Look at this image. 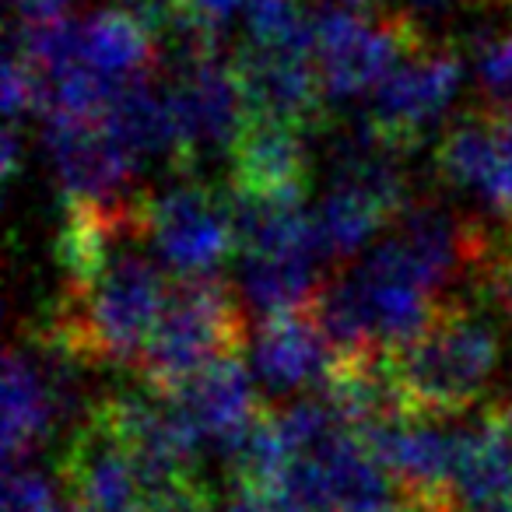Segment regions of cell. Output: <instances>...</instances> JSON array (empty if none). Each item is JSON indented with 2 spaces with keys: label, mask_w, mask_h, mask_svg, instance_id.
<instances>
[{
  "label": "cell",
  "mask_w": 512,
  "mask_h": 512,
  "mask_svg": "<svg viewBox=\"0 0 512 512\" xmlns=\"http://www.w3.org/2000/svg\"><path fill=\"white\" fill-rule=\"evenodd\" d=\"M225 512H288V509H285V502L278 498V491L267 488V484L235 481Z\"/></svg>",
  "instance_id": "obj_25"
},
{
  "label": "cell",
  "mask_w": 512,
  "mask_h": 512,
  "mask_svg": "<svg viewBox=\"0 0 512 512\" xmlns=\"http://www.w3.org/2000/svg\"><path fill=\"white\" fill-rule=\"evenodd\" d=\"M456 88H460V60L428 43L400 60L376 85L369 123L390 148L407 155L418 148L421 134L442 120Z\"/></svg>",
  "instance_id": "obj_8"
},
{
  "label": "cell",
  "mask_w": 512,
  "mask_h": 512,
  "mask_svg": "<svg viewBox=\"0 0 512 512\" xmlns=\"http://www.w3.org/2000/svg\"><path fill=\"white\" fill-rule=\"evenodd\" d=\"M320 15H369L379 8V0H302Z\"/></svg>",
  "instance_id": "obj_28"
},
{
  "label": "cell",
  "mask_w": 512,
  "mask_h": 512,
  "mask_svg": "<svg viewBox=\"0 0 512 512\" xmlns=\"http://www.w3.org/2000/svg\"><path fill=\"white\" fill-rule=\"evenodd\" d=\"M158 60V39L120 8L92 15L81 25V64L113 85L151 78Z\"/></svg>",
  "instance_id": "obj_18"
},
{
  "label": "cell",
  "mask_w": 512,
  "mask_h": 512,
  "mask_svg": "<svg viewBox=\"0 0 512 512\" xmlns=\"http://www.w3.org/2000/svg\"><path fill=\"white\" fill-rule=\"evenodd\" d=\"M502 355V334L467 299H449L414 341L386 351V369L414 421H446L477 407Z\"/></svg>",
  "instance_id": "obj_2"
},
{
  "label": "cell",
  "mask_w": 512,
  "mask_h": 512,
  "mask_svg": "<svg viewBox=\"0 0 512 512\" xmlns=\"http://www.w3.org/2000/svg\"><path fill=\"white\" fill-rule=\"evenodd\" d=\"M165 95L179 130L183 172H190L207 151H232L235 137L249 123L246 92L235 64H228L218 50L179 57Z\"/></svg>",
  "instance_id": "obj_6"
},
{
  "label": "cell",
  "mask_w": 512,
  "mask_h": 512,
  "mask_svg": "<svg viewBox=\"0 0 512 512\" xmlns=\"http://www.w3.org/2000/svg\"><path fill=\"white\" fill-rule=\"evenodd\" d=\"M246 344V316L225 281L214 274L176 278V285H169L162 320L134 369L155 397H165L197 372L225 358H239Z\"/></svg>",
  "instance_id": "obj_3"
},
{
  "label": "cell",
  "mask_w": 512,
  "mask_h": 512,
  "mask_svg": "<svg viewBox=\"0 0 512 512\" xmlns=\"http://www.w3.org/2000/svg\"><path fill=\"white\" fill-rule=\"evenodd\" d=\"M232 64L246 92L249 116L285 123L295 130H316L323 123L327 92H323L316 53L246 43L239 46Z\"/></svg>",
  "instance_id": "obj_9"
},
{
  "label": "cell",
  "mask_w": 512,
  "mask_h": 512,
  "mask_svg": "<svg viewBox=\"0 0 512 512\" xmlns=\"http://www.w3.org/2000/svg\"><path fill=\"white\" fill-rule=\"evenodd\" d=\"M288 512H421L351 428L337 425L271 484Z\"/></svg>",
  "instance_id": "obj_4"
},
{
  "label": "cell",
  "mask_w": 512,
  "mask_h": 512,
  "mask_svg": "<svg viewBox=\"0 0 512 512\" xmlns=\"http://www.w3.org/2000/svg\"><path fill=\"white\" fill-rule=\"evenodd\" d=\"M421 46H428L425 29L400 11L320 15L316 67H320L323 92L337 102L376 92L379 81Z\"/></svg>",
  "instance_id": "obj_5"
},
{
  "label": "cell",
  "mask_w": 512,
  "mask_h": 512,
  "mask_svg": "<svg viewBox=\"0 0 512 512\" xmlns=\"http://www.w3.org/2000/svg\"><path fill=\"white\" fill-rule=\"evenodd\" d=\"M228 155H232L228 186L235 193L306 200V183H309L306 130L249 116V123L235 137Z\"/></svg>",
  "instance_id": "obj_13"
},
{
  "label": "cell",
  "mask_w": 512,
  "mask_h": 512,
  "mask_svg": "<svg viewBox=\"0 0 512 512\" xmlns=\"http://www.w3.org/2000/svg\"><path fill=\"white\" fill-rule=\"evenodd\" d=\"M337 358L341 355L323 337V330L316 327L309 309L264 316V323L256 330V344H253L256 376L264 379L274 393H295V390H306V386H320L323 390Z\"/></svg>",
  "instance_id": "obj_14"
},
{
  "label": "cell",
  "mask_w": 512,
  "mask_h": 512,
  "mask_svg": "<svg viewBox=\"0 0 512 512\" xmlns=\"http://www.w3.org/2000/svg\"><path fill=\"white\" fill-rule=\"evenodd\" d=\"M67 4L71 0H15L18 18L25 25H39V22H57V18H67Z\"/></svg>",
  "instance_id": "obj_26"
},
{
  "label": "cell",
  "mask_w": 512,
  "mask_h": 512,
  "mask_svg": "<svg viewBox=\"0 0 512 512\" xmlns=\"http://www.w3.org/2000/svg\"><path fill=\"white\" fill-rule=\"evenodd\" d=\"M141 512H214L211 495L204 491V484L197 481V474L172 477L155 488H144Z\"/></svg>",
  "instance_id": "obj_22"
},
{
  "label": "cell",
  "mask_w": 512,
  "mask_h": 512,
  "mask_svg": "<svg viewBox=\"0 0 512 512\" xmlns=\"http://www.w3.org/2000/svg\"><path fill=\"white\" fill-rule=\"evenodd\" d=\"M102 123L120 141V148L134 158V165L165 158L183 172V148H179V130L176 120H172L169 95L158 92L151 78L123 85L109 102Z\"/></svg>",
  "instance_id": "obj_16"
},
{
  "label": "cell",
  "mask_w": 512,
  "mask_h": 512,
  "mask_svg": "<svg viewBox=\"0 0 512 512\" xmlns=\"http://www.w3.org/2000/svg\"><path fill=\"white\" fill-rule=\"evenodd\" d=\"M239 8H249V0H183V11L190 18V25L197 32H204L207 39L221 43V32L235 18Z\"/></svg>",
  "instance_id": "obj_24"
},
{
  "label": "cell",
  "mask_w": 512,
  "mask_h": 512,
  "mask_svg": "<svg viewBox=\"0 0 512 512\" xmlns=\"http://www.w3.org/2000/svg\"><path fill=\"white\" fill-rule=\"evenodd\" d=\"M484 414H488V421L495 425L498 439L505 442V449H509V456H512V400H502V404H491Z\"/></svg>",
  "instance_id": "obj_29"
},
{
  "label": "cell",
  "mask_w": 512,
  "mask_h": 512,
  "mask_svg": "<svg viewBox=\"0 0 512 512\" xmlns=\"http://www.w3.org/2000/svg\"><path fill=\"white\" fill-rule=\"evenodd\" d=\"M165 299L169 281L155 260L123 246L99 274L67 285L29 337L78 365H137L162 320Z\"/></svg>",
  "instance_id": "obj_1"
},
{
  "label": "cell",
  "mask_w": 512,
  "mask_h": 512,
  "mask_svg": "<svg viewBox=\"0 0 512 512\" xmlns=\"http://www.w3.org/2000/svg\"><path fill=\"white\" fill-rule=\"evenodd\" d=\"M491 109H495V113L502 116V120H505V123H509V127H512V99H505L502 106H491Z\"/></svg>",
  "instance_id": "obj_30"
},
{
  "label": "cell",
  "mask_w": 512,
  "mask_h": 512,
  "mask_svg": "<svg viewBox=\"0 0 512 512\" xmlns=\"http://www.w3.org/2000/svg\"><path fill=\"white\" fill-rule=\"evenodd\" d=\"M53 484L39 470L8 463L4 474V512H50Z\"/></svg>",
  "instance_id": "obj_23"
},
{
  "label": "cell",
  "mask_w": 512,
  "mask_h": 512,
  "mask_svg": "<svg viewBox=\"0 0 512 512\" xmlns=\"http://www.w3.org/2000/svg\"><path fill=\"white\" fill-rule=\"evenodd\" d=\"M383 225H386V218L369 204V200L355 197V193L341 190V186H334V190L323 197V204L313 211L316 242H320L327 260L351 256L355 249H362Z\"/></svg>",
  "instance_id": "obj_19"
},
{
  "label": "cell",
  "mask_w": 512,
  "mask_h": 512,
  "mask_svg": "<svg viewBox=\"0 0 512 512\" xmlns=\"http://www.w3.org/2000/svg\"><path fill=\"white\" fill-rule=\"evenodd\" d=\"M246 32L256 46L316 53V22H306L302 0H249Z\"/></svg>",
  "instance_id": "obj_20"
},
{
  "label": "cell",
  "mask_w": 512,
  "mask_h": 512,
  "mask_svg": "<svg viewBox=\"0 0 512 512\" xmlns=\"http://www.w3.org/2000/svg\"><path fill=\"white\" fill-rule=\"evenodd\" d=\"M320 256L306 249L288 253H242V295L264 316L309 309L327 281L320 278Z\"/></svg>",
  "instance_id": "obj_17"
},
{
  "label": "cell",
  "mask_w": 512,
  "mask_h": 512,
  "mask_svg": "<svg viewBox=\"0 0 512 512\" xmlns=\"http://www.w3.org/2000/svg\"><path fill=\"white\" fill-rule=\"evenodd\" d=\"M148 239L176 278H204L239 246L232 200L197 179L148 197Z\"/></svg>",
  "instance_id": "obj_7"
},
{
  "label": "cell",
  "mask_w": 512,
  "mask_h": 512,
  "mask_svg": "<svg viewBox=\"0 0 512 512\" xmlns=\"http://www.w3.org/2000/svg\"><path fill=\"white\" fill-rule=\"evenodd\" d=\"M46 148L57 165L64 200L120 207L141 197L130 193V179L137 172L134 158L120 148L102 120L53 116L46 120Z\"/></svg>",
  "instance_id": "obj_10"
},
{
  "label": "cell",
  "mask_w": 512,
  "mask_h": 512,
  "mask_svg": "<svg viewBox=\"0 0 512 512\" xmlns=\"http://www.w3.org/2000/svg\"><path fill=\"white\" fill-rule=\"evenodd\" d=\"M64 411V397L57 393L36 351L11 348L4 358V456L8 463L29 456V449H36L53 432Z\"/></svg>",
  "instance_id": "obj_15"
},
{
  "label": "cell",
  "mask_w": 512,
  "mask_h": 512,
  "mask_svg": "<svg viewBox=\"0 0 512 512\" xmlns=\"http://www.w3.org/2000/svg\"><path fill=\"white\" fill-rule=\"evenodd\" d=\"M474 60L488 106H502L505 99H512V36L481 39L474 46Z\"/></svg>",
  "instance_id": "obj_21"
},
{
  "label": "cell",
  "mask_w": 512,
  "mask_h": 512,
  "mask_svg": "<svg viewBox=\"0 0 512 512\" xmlns=\"http://www.w3.org/2000/svg\"><path fill=\"white\" fill-rule=\"evenodd\" d=\"M158 400H165L193 428L200 446L228 453V460L246 439L249 428L256 425V418L267 411L256 400L253 379H249L242 358H225Z\"/></svg>",
  "instance_id": "obj_12"
},
{
  "label": "cell",
  "mask_w": 512,
  "mask_h": 512,
  "mask_svg": "<svg viewBox=\"0 0 512 512\" xmlns=\"http://www.w3.org/2000/svg\"><path fill=\"white\" fill-rule=\"evenodd\" d=\"M60 481L71 502L88 512H141L144 484L127 446L99 407L88 411L85 425L67 442L60 456Z\"/></svg>",
  "instance_id": "obj_11"
},
{
  "label": "cell",
  "mask_w": 512,
  "mask_h": 512,
  "mask_svg": "<svg viewBox=\"0 0 512 512\" xmlns=\"http://www.w3.org/2000/svg\"><path fill=\"white\" fill-rule=\"evenodd\" d=\"M397 8L393 11H400V15H407V18H414V22H425V18H439V15H446L449 8H453L456 0H393Z\"/></svg>",
  "instance_id": "obj_27"
}]
</instances>
